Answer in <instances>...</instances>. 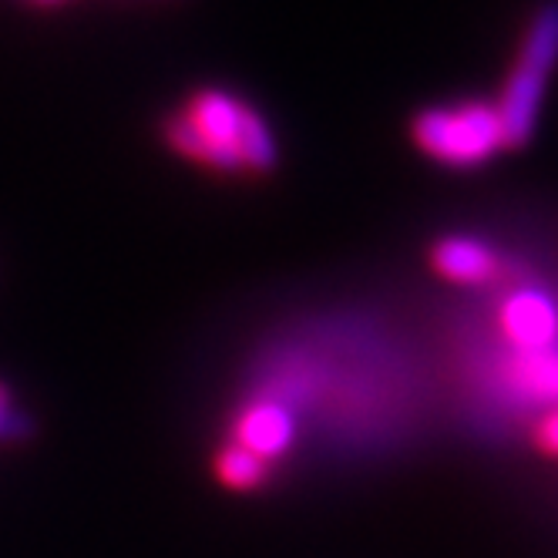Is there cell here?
I'll return each mask as SVG.
<instances>
[{"instance_id":"cell-1","label":"cell","mask_w":558,"mask_h":558,"mask_svg":"<svg viewBox=\"0 0 558 558\" xmlns=\"http://www.w3.org/2000/svg\"><path fill=\"white\" fill-rule=\"evenodd\" d=\"M162 142L185 162L222 175H266L279 162L269 122L229 88H195L166 118Z\"/></svg>"},{"instance_id":"cell-2","label":"cell","mask_w":558,"mask_h":558,"mask_svg":"<svg viewBox=\"0 0 558 558\" xmlns=\"http://www.w3.org/2000/svg\"><path fill=\"white\" fill-rule=\"evenodd\" d=\"M414 145L434 162L451 169H474L505 148L498 111L488 101H461L424 108L411 125Z\"/></svg>"},{"instance_id":"cell-3","label":"cell","mask_w":558,"mask_h":558,"mask_svg":"<svg viewBox=\"0 0 558 558\" xmlns=\"http://www.w3.org/2000/svg\"><path fill=\"white\" fill-rule=\"evenodd\" d=\"M545 82H548V74L525 68V64H514V71L508 74L505 92L495 105L505 148H522L532 142L535 125H538V111H542V98H545Z\"/></svg>"},{"instance_id":"cell-4","label":"cell","mask_w":558,"mask_h":558,"mask_svg":"<svg viewBox=\"0 0 558 558\" xmlns=\"http://www.w3.org/2000/svg\"><path fill=\"white\" fill-rule=\"evenodd\" d=\"M501 330L518 353L558 343V306L542 290H518L501 306Z\"/></svg>"},{"instance_id":"cell-5","label":"cell","mask_w":558,"mask_h":558,"mask_svg":"<svg viewBox=\"0 0 558 558\" xmlns=\"http://www.w3.org/2000/svg\"><path fill=\"white\" fill-rule=\"evenodd\" d=\"M430 266L441 272L451 283H488V279L498 272V256L495 250H488L482 239L471 235H448L430 250Z\"/></svg>"},{"instance_id":"cell-6","label":"cell","mask_w":558,"mask_h":558,"mask_svg":"<svg viewBox=\"0 0 558 558\" xmlns=\"http://www.w3.org/2000/svg\"><path fill=\"white\" fill-rule=\"evenodd\" d=\"M505 384L535 404H551L558 408V350H532V353H518L505 364Z\"/></svg>"},{"instance_id":"cell-7","label":"cell","mask_w":558,"mask_h":558,"mask_svg":"<svg viewBox=\"0 0 558 558\" xmlns=\"http://www.w3.org/2000/svg\"><path fill=\"white\" fill-rule=\"evenodd\" d=\"M518 64L535 68L542 74H548L558 64V0L542 4L529 21L522 51H518Z\"/></svg>"},{"instance_id":"cell-8","label":"cell","mask_w":558,"mask_h":558,"mask_svg":"<svg viewBox=\"0 0 558 558\" xmlns=\"http://www.w3.org/2000/svg\"><path fill=\"white\" fill-rule=\"evenodd\" d=\"M269 471H272L269 464H263L259 458H253L243 448L222 445L216 451V474H219V482L232 492H256L259 485H266Z\"/></svg>"},{"instance_id":"cell-9","label":"cell","mask_w":558,"mask_h":558,"mask_svg":"<svg viewBox=\"0 0 558 558\" xmlns=\"http://www.w3.org/2000/svg\"><path fill=\"white\" fill-rule=\"evenodd\" d=\"M31 434H34V421L21 408H14L11 387L0 380V441H24Z\"/></svg>"},{"instance_id":"cell-10","label":"cell","mask_w":558,"mask_h":558,"mask_svg":"<svg viewBox=\"0 0 558 558\" xmlns=\"http://www.w3.org/2000/svg\"><path fill=\"white\" fill-rule=\"evenodd\" d=\"M535 441H538L542 451H548V454L558 458V408H551V411L538 421V427H535Z\"/></svg>"},{"instance_id":"cell-11","label":"cell","mask_w":558,"mask_h":558,"mask_svg":"<svg viewBox=\"0 0 558 558\" xmlns=\"http://www.w3.org/2000/svg\"><path fill=\"white\" fill-rule=\"evenodd\" d=\"M31 4H45V8H51V4H64V0H31Z\"/></svg>"}]
</instances>
